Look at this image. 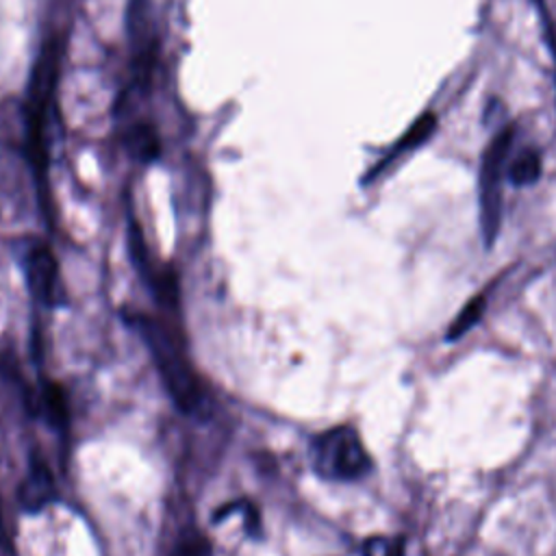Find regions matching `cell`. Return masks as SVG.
Masks as SVG:
<instances>
[{"label": "cell", "mask_w": 556, "mask_h": 556, "mask_svg": "<svg viewBox=\"0 0 556 556\" xmlns=\"http://www.w3.org/2000/svg\"><path fill=\"white\" fill-rule=\"evenodd\" d=\"M130 321L150 350L172 402L182 413H200L204 406V389L195 369L185 356L180 341L156 317L132 315Z\"/></svg>", "instance_id": "1"}, {"label": "cell", "mask_w": 556, "mask_h": 556, "mask_svg": "<svg viewBox=\"0 0 556 556\" xmlns=\"http://www.w3.org/2000/svg\"><path fill=\"white\" fill-rule=\"evenodd\" d=\"M311 463L324 480H358L371 471V458L352 426H334L315 437Z\"/></svg>", "instance_id": "2"}, {"label": "cell", "mask_w": 556, "mask_h": 556, "mask_svg": "<svg viewBox=\"0 0 556 556\" xmlns=\"http://www.w3.org/2000/svg\"><path fill=\"white\" fill-rule=\"evenodd\" d=\"M508 148H510V132H502L491 143L484 156L480 204H482V232H484L486 245L493 243L500 228V182H502Z\"/></svg>", "instance_id": "3"}, {"label": "cell", "mask_w": 556, "mask_h": 556, "mask_svg": "<svg viewBox=\"0 0 556 556\" xmlns=\"http://www.w3.org/2000/svg\"><path fill=\"white\" fill-rule=\"evenodd\" d=\"M26 282L33 298L46 306H61L65 300L59 263L52 250L43 243L30 248L26 254Z\"/></svg>", "instance_id": "4"}, {"label": "cell", "mask_w": 556, "mask_h": 556, "mask_svg": "<svg viewBox=\"0 0 556 556\" xmlns=\"http://www.w3.org/2000/svg\"><path fill=\"white\" fill-rule=\"evenodd\" d=\"M17 497H20V506L26 513H39L41 508H46L50 502L56 500L54 478H52L46 460L37 452L30 454L28 471L20 484Z\"/></svg>", "instance_id": "5"}, {"label": "cell", "mask_w": 556, "mask_h": 556, "mask_svg": "<svg viewBox=\"0 0 556 556\" xmlns=\"http://www.w3.org/2000/svg\"><path fill=\"white\" fill-rule=\"evenodd\" d=\"M41 413L54 428H63L67 424V402H65V393L59 384L50 382L43 387Z\"/></svg>", "instance_id": "6"}, {"label": "cell", "mask_w": 556, "mask_h": 556, "mask_svg": "<svg viewBox=\"0 0 556 556\" xmlns=\"http://www.w3.org/2000/svg\"><path fill=\"white\" fill-rule=\"evenodd\" d=\"M128 150L137 156V159H141V161H152V159H156V154H159V137H156V132L150 128V126H146V124H139V126H135L130 132H128Z\"/></svg>", "instance_id": "7"}, {"label": "cell", "mask_w": 556, "mask_h": 556, "mask_svg": "<svg viewBox=\"0 0 556 556\" xmlns=\"http://www.w3.org/2000/svg\"><path fill=\"white\" fill-rule=\"evenodd\" d=\"M541 172V159L534 150H526L508 165V178L515 185H530L539 178Z\"/></svg>", "instance_id": "8"}, {"label": "cell", "mask_w": 556, "mask_h": 556, "mask_svg": "<svg viewBox=\"0 0 556 556\" xmlns=\"http://www.w3.org/2000/svg\"><path fill=\"white\" fill-rule=\"evenodd\" d=\"M484 306H486V304H484V295H476L473 300H469V302L465 304V308H463V311L456 315V319L452 321V326H450L445 339H447V341H456L458 337H463V334L480 319Z\"/></svg>", "instance_id": "9"}, {"label": "cell", "mask_w": 556, "mask_h": 556, "mask_svg": "<svg viewBox=\"0 0 556 556\" xmlns=\"http://www.w3.org/2000/svg\"><path fill=\"white\" fill-rule=\"evenodd\" d=\"M363 556H404V541L387 539V536H369L363 543Z\"/></svg>", "instance_id": "10"}, {"label": "cell", "mask_w": 556, "mask_h": 556, "mask_svg": "<svg viewBox=\"0 0 556 556\" xmlns=\"http://www.w3.org/2000/svg\"><path fill=\"white\" fill-rule=\"evenodd\" d=\"M172 556H211V543L204 534L189 532L178 541Z\"/></svg>", "instance_id": "11"}]
</instances>
